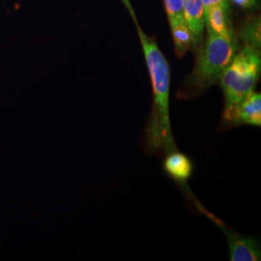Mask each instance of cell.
Listing matches in <instances>:
<instances>
[{"label": "cell", "mask_w": 261, "mask_h": 261, "mask_svg": "<svg viewBox=\"0 0 261 261\" xmlns=\"http://www.w3.org/2000/svg\"><path fill=\"white\" fill-rule=\"evenodd\" d=\"M184 19L194 38V47H196L203 37L205 28L204 6L202 0H181Z\"/></svg>", "instance_id": "6"}, {"label": "cell", "mask_w": 261, "mask_h": 261, "mask_svg": "<svg viewBox=\"0 0 261 261\" xmlns=\"http://www.w3.org/2000/svg\"><path fill=\"white\" fill-rule=\"evenodd\" d=\"M241 39L245 45L260 48V22L259 19L250 20L241 30Z\"/></svg>", "instance_id": "10"}, {"label": "cell", "mask_w": 261, "mask_h": 261, "mask_svg": "<svg viewBox=\"0 0 261 261\" xmlns=\"http://www.w3.org/2000/svg\"><path fill=\"white\" fill-rule=\"evenodd\" d=\"M164 170L172 180L179 184H186L193 174L194 166L192 160L177 150L166 155Z\"/></svg>", "instance_id": "8"}, {"label": "cell", "mask_w": 261, "mask_h": 261, "mask_svg": "<svg viewBox=\"0 0 261 261\" xmlns=\"http://www.w3.org/2000/svg\"><path fill=\"white\" fill-rule=\"evenodd\" d=\"M175 53L183 57L187 51L194 47V38L184 19H172L169 21Z\"/></svg>", "instance_id": "9"}, {"label": "cell", "mask_w": 261, "mask_h": 261, "mask_svg": "<svg viewBox=\"0 0 261 261\" xmlns=\"http://www.w3.org/2000/svg\"><path fill=\"white\" fill-rule=\"evenodd\" d=\"M164 4L169 21L172 19H184L181 0H164Z\"/></svg>", "instance_id": "11"}, {"label": "cell", "mask_w": 261, "mask_h": 261, "mask_svg": "<svg viewBox=\"0 0 261 261\" xmlns=\"http://www.w3.org/2000/svg\"><path fill=\"white\" fill-rule=\"evenodd\" d=\"M137 28L153 91V103L145 130V148L151 154L167 155L177 150L169 119L170 69L156 41L147 36L138 23Z\"/></svg>", "instance_id": "1"}, {"label": "cell", "mask_w": 261, "mask_h": 261, "mask_svg": "<svg viewBox=\"0 0 261 261\" xmlns=\"http://www.w3.org/2000/svg\"><path fill=\"white\" fill-rule=\"evenodd\" d=\"M218 226L223 230L229 248V256L231 261H259L261 250L259 243L253 238L242 234L235 233L225 227L222 222L212 214H208Z\"/></svg>", "instance_id": "5"}, {"label": "cell", "mask_w": 261, "mask_h": 261, "mask_svg": "<svg viewBox=\"0 0 261 261\" xmlns=\"http://www.w3.org/2000/svg\"><path fill=\"white\" fill-rule=\"evenodd\" d=\"M203 6H204V13L207 10L212 8L216 5H223V4H228V0H202Z\"/></svg>", "instance_id": "12"}, {"label": "cell", "mask_w": 261, "mask_h": 261, "mask_svg": "<svg viewBox=\"0 0 261 261\" xmlns=\"http://www.w3.org/2000/svg\"><path fill=\"white\" fill-rule=\"evenodd\" d=\"M260 71V48L244 45L224 70L219 82L224 92V109L240 103L254 91Z\"/></svg>", "instance_id": "3"}, {"label": "cell", "mask_w": 261, "mask_h": 261, "mask_svg": "<svg viewBox=\"0 0 261 261\" xmlns=\"http://www.w3.org/2000/svg\"><path fill=\"white\" fill-rule=\"evenodd\" d=\"M252 1H254V2H256V3H257V0H252Z\"/></svg>", "instance_id": "13"}, {"label": "cell", "mask_w": 261, "mask_h": 261, "mask_svg": "<svg viewBox=\"0 0 261 261\" xmlns=\"http://www.w3.org/2000/svg\"><path fill=\"white\" fill-rule=\"evenodd\" d=\"M237 51L236 38L224 37L213 31H207L204 43L196 57L195 69L187 80V88L190 90L187 97L196 96L218 84Z\"/></svg>", "instance_id": "2"}, {"label": "cell", "mask_w": 261, "mask_h": 261, "mask_svg": "<svg viewBox=\"0 0 261 261\" xmlns=\"http://www.w3.org/2000/svg\"><path fill=\"white\" fill-rule=\"evenodd\" d=\"M250 125L261 126V94L253 91L240 103L224 109L222 126L224 128Z\"/></svg>", "instance_id": "4"}, {"label": "cell", "mask_w": 261, "mask_h": 261, "mask_svg": "<svg viewBox=\"0 0 261 261\" xmlns=\"http://www.w3.org/2000/svg\"><path fill=\"white\" fill-rule=\"evenodd\" d=\"M204 23L207 31L224 37L236 38L229 18V5H216L204 13Z\"/></svg>", "instance_id": "7"}]
</instances>
